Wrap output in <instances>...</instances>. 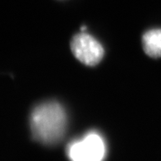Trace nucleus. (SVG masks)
I'll use <instances>...</instances> for the list:
<instances>
[{
	"mask_svg": "<svg viewBox=\"0 0 161 161\" xmlns=\"http://www.w3.org/2000/svg\"><path fill=\"white\" fill-rule=\"evenodd\" d=\"M66 126V113L57 102H45L36 106L32 111V136L40 143L53 145L59 142L65 133Z\"/></svg>",
	"mask_w": 161,
	"mask_h": 161,
	"instance_id": "f257e3e1",
	"label": "nucleus"
},
{
	"mask_svg": "<svg viewBox=\"0 0 161 161\" xmlns=\"http://www.w3.org/2000/svg\"><path fill=\"white\" fill-rule=\"evenodd\" d=\"M67 153L71 161H104L105 142L98 133L90 132L81 139L71 142Z\"/></svg>",
	"mask_w": 161,
	"mask_h": 161,
	"instance_id": "f03ea898",
	"label": "nucleus"
},
{
	"mask_svg": "<svg viewBox=\"0 0 161 161\" xmlns=\"http://www.w3.org/2000/svg\"><path fill=\"white\" fill-rule=\"evenodd\" d=\"M71 49L79 61L88 66L98 64L104 56V49L100 42L86 33L77 34L72 38Z\"/></svg>",
	"mask_w": 161,
	"mask_h": 161,
	"instance_id": "7ed1b4c3",
	"label": "nucleus"
},
{
	"mask_svg": "<svg viewBox=\"0 0 161 161\" xmlns=\"http://www.w3.org/2000/svg\"><path fill=\"white\" fill-rule=\"evenodd\" d=\"M142 43L147 55L152 58L161 57V29H154L146 32L142 38Z\"/></svg>",
	"mask_w": 161,
	"mask_h": 161,
	"instance_id": "20e7f679",
	"label": "nucleus"
}]
</instances>
